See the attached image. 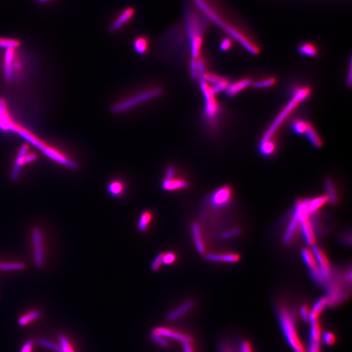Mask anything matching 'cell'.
I'll list each match as a JSON object with an SVG mask.
<instances>
[{
	"label": "cell",
	"mask_w": 352,
	"mask_h": 352,
	"mask_svg": "<svg viewBox=\"0 0 352 352\" xmlns=\"http://www.w3.org/2000/svg\"><path fill=\"white\" fill-rule=\"evenodd\" d=\"M196 9L204 14L210 22L221 29L231 39L253 55L260 53L261 49L248 31L228 13L214 0H193Z\"/></svg>",
	"instance_id": "obj_1"
},
{
	"label": "cell",
	"mask_w": 352,
	"mask_h": 352,
	"mask_svg": "<svg viewBox=\"0 0 352 352\" xmlns=\"http://www.w3.org/2000/svg\"><path fill=\"white\" fill-rule=\"evenodd\" d=\"M0 129L3 131H11L19 135L23 139L26 140L27 141L32 143L37 149L40 150L50 159L58 163L71 169H78V164L73 160L63 155L51 145H48L32 131L12 120L9 113L7 103L3 98H0Z\"/></svg>",
	"instance_id": "obj_2"
},
{
	"label": "cell",
	"mask_w": 352,
	"mask_h": 352,
	"mask_svg": "<svg viewBox=\"0 0 352 352\" xmlns=\"http://www.w3.org/2000/svg\"><path fill=\"white\" fill-rule=\"evenodd\" d=\"M209 24V20L196 8L187 10L185 12V30L191 59L201 57L204 38Z\"/></svg>",
	"instance_id": "obj_3"
},
{
	"label": "cell",
	"mask_w": 352,
	"mask_h": 352,
	"mask_svg": "<svg viewBox=\"0 0 352 352\" xmlns=\"http://www.w3.org/2000/svg\"><path fill=\"white\" fill-rule=\"evenodd\" d=\"M278 316L281 330L289 347L293 352H307L299 334L297 326L296 312L286 304L278 305Z\"/></svg>",
	"instance_id": "obj_4"
},
{
	"label": "cell",
	"mask_w": 352,
	"mask_h": 352,
	"mask_svg": "<svg viewBox=\"0 0 352 352\" xmlns=\"http://www.w3.org/2000/svg\"><path fill=\"white\" fill-rule=\"evenodd\" d=\"M311 92V89L309 87L304 86L297 88L293 93L290 101L283 108L280 113L277 116L274 122L268 127L260 141H265L274 139L279 129L282 126L283 123L288 119V116L292 113L293 110L296 109L300 104L303 103L310 96Z\"/></svg>",
	"instance_id": "obj_5"
},
{
	"label": "cell",
	"mask_w": 352,
	"mask_h": 352,
	"mask_svg": "<svg viewBox=\"0 0 352 352\" xmlns=\"http://www.w3.org/2000/svg\"><path fill=\"white\" fill-rule=\"evenodd\" d=\"M352 284V271L349 270L339 274L333 275L332 279L326 284V296L328 302V307H335L347 300L351 294Z\"/></svg>",
	"instance_id": "obj_6"
},
{
	"label": "cell",
	"mask_w": 352,
	"mask_h": 352,
	"mask_svg": "<svg viewBox=\"0 0 352 352\" xmlns=\"http://www.w3.org/2000/svg\"><path fill=\"white\" fill-rule=\"evenodd\" d=\"M162 93L163 89L159 86L145 88L116 102L112 106L111 112L116 114L124 113L157 99L161 96Z\"/></svg>",
	"instance_id": "obj_7"
},
{
	"label": "cell",
	"mask_w": 352,
	"mask_h": 352,
	"mask_svg": "<svg viewBox=\"0 0 352 352\" xmlns=\"http://www.w3.org/2000/svg\"><path fill=\"white\" fill-rule=\"evenodd\" d=\"M200 87L203 93L205 101L204 105V114L210 124H215L220 114V108L216 95L212 91L211 85L203 79H199Z\"/></svg>",
	"instance_id": "obj_8"
},
{
	"label": "cell",
	"mask_w": 352,
	"mask_h": 352,
	"mask_svg": "<svg viewBox=\"0 0 352 352\" xmlns=\"http://www.w3.org/2000/svg\"><path fill=\"white\" fill-rule=\"evenodd\" d=\"M190 187V183L184 177L178 175L174 166L170 165L165 171L161 183V189L168 193L187 190Z\"/></svg>",
	"instance_id": "obj_9"
},
{
	"label": "cell",
	"mask_w": 352,
	"mask_h": 352,
	"mask_svg": "<svg viewBox=\"0 0 352 352\" xmlns=\"http://www.w3.org/2000/svg\"><path fill=\"white\" fill-rule=\"evenodd\" d=\"M233 191L231 187L225 185L216 189L207 198V204L214 210L226 208L232 201Z\"/></svg>",
	"instance_id": "obj_10"
},
{
	"label": "cell",
	"mask_w": 352,
	"mask_h": 352,
	"mask_svg": "<svg viewBox=\"0 0 352 352\" xmlns=\"http://www.w3.org/2000/svg\"><path fill=\"white\" fill-rule=\"evenodd\" d=\"M312 251L314 254V257H315L316 261L317 262L319 272L323 279H324L325 286H326V284L332 279L333 275H334L332 266L331 265L328 256L320 247L316 245L312 246Z\"/></svg>",
	"instance_id": "obj_11"
},
{
	"label": "cell",
	"mask_w": 352,
	"mask_h": 352,
	"mask_svg": "<svg viewBox=\"0 0 352 352\" xmlns=\"http://www.w3.org/2000/svg\"><path fill=\"white\" fill-rule=\"evenodd\" d=\"M33 245V255H34L35 265L38 269L43 267L45 262L44 255L43 237L40 228L35 227L32 232Z\"/></svg>",
	"instance_id": "obj_12"
},
{
	"label": "cell",
	"mask_w": 352,
	"mask_h": 352,
	"mask_svg": "<svg viewBox=\"0 0 352 352\" xmlns=\"http://www.w3.org/2000/svg\"><path fill=\"white\" fill-rule=\"evenodd\" d=\"M136 11L133 7H128L123 10L112 22L109 26L110 32L116 33L122 30L135 17Z\"/></svg>",
	"instance_id": "obj_13"
},
{
	"label": "cell",
	"mask_w": 352,
	"mask_h": 352,
	"mask_svg": "<svg viewBox=\"0 0 352 352\" xmlns=\"http://www.w3.org/2000/svg\"><path fill=\"white\" fill-rule=\"evenodd\" d=\"M153 334L159 335L166 339H171L173 340L180 342L183 344L185 343H194V339L190 335L179 332V331L171 330L165 327H157L151 332Z\"/></svg>",
	"instance_id": "obj_14"
},
{
	"label": "cell",
	"mask_w": 352,
	"mask_h": 352,
	"mask_svg": "<svg viewBox=\"0 0 352 352\" xmlns=\"http://www.w3.org/2000/svg\"><path fill=\"white\" fill-rule=\"evenodd\" d=\"M204 258L207 261L216 263L234 264L241 259L238 254L234 253H212L204 254Z\"/></svg>",
	"instance_id": "obj_15"
},
{
	"label": "cell",
	"mask_w": 352,
	"mask_h": 352,
	"mask_svg": "<svg viewBox=\"0 0 352 352\" xmlns=\"http://www.w3.org/2000/svg\"><path fill=\"white\" fill-rule=\"evenodd\" d=\"M300 232V222L291 214L283 235V243L289 245L297 238Z\"/></svg>",
	"instance_id": "obj_16"
},
{
	"label": "cell",
	"mask_w": 352,
	"mask_h": 352,
	"mask_svg": "<svg viewBox=\"0 0 352 352\" xmlns=\"http://www.w3.org/2000/svg\"><path fill=\"white\" fill-rule=\"evenodd\" d=\"M107 190L108 195L116 199H121L127 192V184L120 178H114L108 183Z\"/></svg>",
	"instance_id": "obj_17"
},
{
	"label": "cell",
	"mask_w": 352,
	"mask_h": 352,
	"mask_svg": "<svg viewBox=\"0 0 352 352\" xmlns=\"http://www.w3.org/2000/svg\"><path fill=\"white\" fill-rule=\"evenodd\" d=\"M29 151L28 144L22 145L14 160L13 167L11 173V179L12 182H16L19 180L20 172L22 166L24 165V157Z\"/></svg>",
	"instance_id": "obj_18"
},
{
	"label": "cell",
	"mask_w": 352,
	"mask_h": 352,
	"mask_svg": "<svg viewBox=\"0 0 352 352\" xmlns=\"http://www.w3.org/2000/svg\"><path fill=\"white\" fill-rule=\"evenodd\" d=\"M191 230L194 243L198 253L204 255L206 253V246L201 224L199 222H193L191 224Z\"/></svg>",
	"instance_id": "obj_19"
},
{
	"label": "cell",
	"mask_w": 352,
	"mask_h": 352,
	"mask_svg": "<svg viewBox=\"0 0 352 352\" xmlns=\"http://www.w3.org/2000/svg\"><path fill=\"white\" fill-rule=\"evenodd\" d=\"M300 232L307 244L312 247L316 245V234L310 221V216L300 223Z\"/></svg>",
	"instance_id": "obj_20"
},
{
	"label": "cell",
	"mask_w": 352,
	"mask_h": 352,
	"mask_svg": "<svg viewBox=\"0 0 352 352\" xmlns=\"http://www.w3.org/2000/svg\"><path fill=\"white\" fill-rule=\"evenodd\" d=\"M16 49H6L4 58V76L7 82H10L13 77L14 64L15 60Z\"/></svg>",
	"instance_id": "obj_21"
},
{
	"label": "cell",
	"mask_w": 352,
	"mask_h": 352,
	"mask_svg": "<svg viewBox=\"0 0 352 352\" xmlns=\"http://www.w3.org/2000/svg\"><path fill=\"white\" fill-rule=\"evenodd\" d=\"M195 301L192 299L187 300L186 301L183 302L180 306L176 307V309L172 310L168 314L166 318L168 321L172 322V321L180 319L185 314L188 313L195 307Z\"/></svg>",
	"instance_id": "obj_22"
},
{
	"label": "cell",
	"mask_w": 352,
	"mask_h": 352,
	"mask_svg": "<svg viewBox=\"0 0 352 352\" xmlns=\"http://www.w3.org/2000/svg\"><path fill=\"white\" fill-rule=\"evenodd\" d=\"M252 83L253 81L250 78L241 79L236 82L229 85L225 93L228 97H234L240 93L241 91L245 90L248 87L251 86Z\"/></svg>",
	"instance_id": "obj_23"
},
{
	"label": "cell",
	"mask_w": 352,
	"mask_h": 352,
	"mask_svg": "<svg viewBox=\"0 0 352 352\" xmlns=\"http://www.w3.org/2000/svg\"><path fill=\"white\" fill-rule=\"evenodd\" d=\"M154 218L153 212L151 210H144L139 216L137 228L140 232L145 233L148 230Z\"/></svg>",
	"instance_id": "obj_24"
},
{
	"label": "cell",
	"mask_w": 352,
	"mask_h": 352,
	"mask_svg": "<svg viewBox=\"0 0 352 352\" xmlns=\"http://www.w3.org/2000/svg\"><path fill=\"white\" fill-rule=\"evenodd\" d=\"M149 40L145 35H139L133 41V49L140 55H145L149 49Z\"/></svg>",
	"instance_id": "obj_25"
},
{
	"label": "cell",
	"mask_w": 352,
	"mask_h": 352,
	"mask_svg": "<svg viewBox=\"0 0 352 352\" xmlns=\"http://www.w3.org/2000/svg\"><path fill=\"white\" fill-rule=\"evenodd\" d=\"M328 307V302L326 296L321 297L310 308V319H319L321 314Z\"/></svg>",
	"instance_id": "obj_26"
},
{
	"label": "cell",
	"mask_w": 352,
	"mask_h": 352,
	"mask_svg": "<svg viewBox=\"0 0 352 352\" xmlns=\"http://www.w3.org/2000/svg\"><path fill=\"white\" fill-rule=\"evenodd\" d=\"M328 203H330V199H329V197L327 195L320 196V197L310 200L309 203L310 215V214L318 213V211H320L321 208Z\"/></svg>",
	"instance_id": "obj_27"
},
{
	"label": "cell",
	"mask_w": 352,
	"mask_h": 352,
	"mask_svg": "<svg viewBox=\"0 0 352 352\" xmlns=\"http://www.w3.org/2000/svg\"><path fill=\"white\" fill-rule=\"evenodd\" d=\"M277 144L274 138L265 141H260L259 145L260 153L264 157H271L276 153Z\"/></svg>",
	"instance_id": "obj_28"
},
{
	"label": "cell",
	"mask_w": 352,
	"mask_h": 352,
	"mask_svg": "<svg viewBox=\"0 0 352 352\" xmlns=\"http://www.w3.org/2000/svg\"><path fill=\"white\" fill-rule=\"evenodd\" d=\"M312 145L316 148H320L323 145V141L316 129L311 124H309L305 134Z\"/></svg>",
	"instance_id": "obj_29"
},
{
	"label": "cell",
	"mask_w": 352,
	"mask_h": 352,
	"mask_svg": "<svg viewBox=\"0 0 352 352\" xmlns=\"http://www.w3.org/2000/svg\"><path fill=\"white\" fill-rule=\"evenodd\" d=\"M325 187L328 192L327 195L330 199V203L333 206H337L339 202V195L334 182L331 179L327 178L325 180Z\"/></svg>",
	"instance_id": "obj_30"
},
{
	"label": "cell",
	"mask_w": 352,
	"mask_h": 352,
	"mask_svg": "<svg viewBox=\"0 0 352 352\" xmlns=\"http://www.w3.org/2000/svg\"><path fill=\"white\" fill-rule=\"evenodd\" d=\"M41 311L38 310H33L32 311L27 312L26 314L20 316L18 320V324L20 327H25L30 324L31 323L35 322V320H38L41 317Z\"/></svg>",
	"instance_id": "obj_31"
},
{
	"label": "cell",
	"mask_w": 352,
	"mask_h": 352,
	"mask_svg": "<svg viewBox=\"0 0 352 352\" xmlns=\"http://www.w3.org/2000/svg\"><path fill=\"white\" fill-rule=\"evenodd\" d=\"M298 51L302 55L308 56V57H316L318 54L317 47L310 43H304L300 45L298 47Z\"/></svg>",
	"instance_id": "obj_32"
},
{
	"label": "cell",
	"mask_w": 352,
	"mask_h": 352,
	"mask_svg": "<svg viewBox=\"0 0 352 352\" xmlns=\"http://www.w3.org/2000/svg\"><path fill=\"white\" fill-rule=\"evenodd\" d=\"M37 343L41 347L45 348L46 349L55 352H62V347L60 345L54 343V342L48 340V339L39 338L37 339Z\"/></svg>",
	"instance_id": "obj_33"
},
{
	"label": "cell",
	"mask_w": 352,
	"mask_h": 352,
	"mask_svg": "<svg viewBox=\"0 0 352 352\" xmlns=\"http://www.w3.org/2000/svg\"><path fill=\"white\" fill-rule=\"evenodd\" d=\"M277 80L274 77H270L263 79V80H258L256 82L252 83V86L257 89H265L268 87H272L276 84Z\"/></svg>",
	"instance_id": "obj_34"
},
{
	"label": "cell",
	"mask_w": 352,
	"mask_h": 352,
	"mask_svg": "<svg viewBox=\"0 0 352 352\" xmlns=\"http://www.w3.org/2000/svg\"><path fill=\"white\" fill-rule=\"evenodd\" d=\"M309 122L302 120H296L293 122L292 129L295 134L302 135H305L307 131Z\"/></svg>",
	"instance_id": "obj_35"
},
{
	"label": "cell",
	"mask_w": 352,
	"mask_h": 352,
	"mask_svg": "<svg viewBox=\"0 0 352 352\" xmlns=\"http://www.w3.org/2000/svg\"><path fill=\"white\" fill-rule=\"evenodd\" d=\"M21 43L15 39L2 38L0 37V48L3 49H16L20 47Z\"/></svg>",
	"instance_id": "obj_36"
},
{
	"label": "cell",
	"mask_w": 352,
	"mask_h": 352,
	"mask_svg": "<svg viewBox=\"0 0 352 352\" xmlns=\"http://www.w3.org/2000/svg\"><path fill=\"white\" fill-rule=\"evenodd\" d=\"M58 339H59L60 345L62 347V352H76L73 346L72 345L70 339L66 335L61 333L58 336Z\"/></svg>",
	"instance_id": "obj_37"
},
{
	"label": "cell",
	"mask_w": 352,
	"mask_h": 352,
	"mask_svg": "<svg viewBox=\"0 0 352 352\" xmlns=\"http://www.w3.org/2000/svg\"><path fill=\"white\" fill-rule=\"evenodd\" d=\"M26 268L24 264L20 262H10V263H3L1 262L0 264V270L7 272V271H19Z\"/></svg>",
	"instance_id": "obj_38"
},
{
	"label": "cell",
	"mask_w": 352,
	"mask_h": 352,
	"mask_svg": "<svg viewBox=\"0 0 352 352\" xmlns=\"http://www.w3.org/2000/svg\"><path fill=\"white\" fill-rule=\"evenodd\" d=\"M163 255L164 252L158 254L153 260H152L151 265H150V269L153 272H157L161 269L162 266H163Z\"/></svg>",
	"instance_id": "obj_39"
},
{
	"label": "cell",
	"mask_w": 352,
	"mask_h": 352,
	"mask_svg": "<svg viewBox=\"0 0 352 352\" xmlns=\"http://www.w3.org/2000/svg\"><path fill=\"white\" fill-rule=\"evenodd\" d=\"M178 256L174 252H164L163 265L171 266L176 263Z\"/></svg>",
	"instance_id": "obj_40"
},
{
	"label": "cell",
	"mask_w": 352,
	"mask_h": 352,
	"mask_svg": "<svg viewBox=\"0 0 352 352\" xmlns=\"http://www.w3.org/2000/svg\"><path fill=\"white\" fill-rule=\"evenodd\" d=\"M218 352H240V350L237 349L235 346L230 342H222L218 347Z\"/></svg>",
	"instance_id": "obj_41"
},
{
	"label": "cell",
	"mask_w": 352,
	"mask_h": 352,
	"mask_svg": "<svg viewBox=\"0 0 352 352\" xmlns=\"http://www.w3.org/2000/svg\"><path fill=\"white\" fill-rule=\"evenodd\" d=\"M241 230L239 228H234L228 229L222 232L220 235V237L223 239H229L234 238L235 237L238 236L240 235Z\"/></svg>",
	"instance_id": "obj_42"
},
{
	"label": "cell",
	"mask_w": 352,
	"mask_h": 352,
	"mask_svg": "<svg viewBox=\"0 0 352 352\" xmlns=\"http://www.w3.org/2000/svg\"><path fill=\"white\" fill-rule=\"evenodd\" d=\"M336 336L331 331H326L322 334V341L324 342L325 345L333 346L336 343Z\"/></svg>",
	"instance_id": "obj_43"
},
{
	"label": "cell",
	"mask_w": 352,
	"mask_h": 352,
	"mask_svg": "<svg viewBox=\"0 0 352 352\" xmlns=\"http://www.w3.org/2000/svg\"><path fill=\"white\" fill-rule=\"evenodd\" d=\"M151 339L154 343L157 344V345L160 346L163 348H167L169 347L170 343L168 342V339L164 338L159 335L153 334V333H151Z\"/></svg>",
	"instance_id": "obj_44"
},
{
	"label": "cell",
	"mask_w": 352,
	"mask_h": 352,
	"mask_svg": "<svg viewBox=\"0 0 352 352\" xmlns=\"http://www.w3.org/2000/svg\"><path fill=\"white\" fill-rule=\"evenodd\" d=\"M299 316L303 322H309L310 314V309L308 306L303 305L299 309Z\"/></svg>",
	"instance_id": "obj_45"
},
{
	"label": "cell",
	"mask_w": 352,
	"mask_h": 352,
	"mask_svg": "<svg viewBox=\"0 0 352 352\" xmlns=\"http://www.w3.org/2000/svg\"><path fill=\"white\" fill-rule=\"evenodd\" d=\"M232 39L230 37H225L222 39L220 44V49L222 51H228L232 47Z\"/></svg>",
	"instance_id": "obj_46"
},
{
	"label": "cell",
	"mask_w": 352,
	"mask_h": 352,
	"mask_svg": "<svg viewBox=\"0 0 352 352\" xmlns=\"http://www.w3.org/2000/svg\"><path fill=\"white\" fill-rule=\"evenodd\" d=\"M34 349V341L29 339L23 345L19 352H33Z\"/></svg>",
	"instance_id": "obj_47"
},
{
	"label": "cell",
	"mask_w": 352,
	"mask_h": 352,
	"mask_svg": "<svg viewBox=\"0 0 352 352\" xmlns=\"http://www.w3.org/2000/svg\"><path fill=\"white\" fill-rule=\"evenodd\" d=\"M240 352H253L251 344L248 341H243L239 347Z\"/></svg>",
	"instance_id": "obj_48"
},
{
	"label": "cell",
	"mask_w": 352,
	"mask_h": 352,
	"mask_svg": "<svg viewBox=\"0 0 352 352\" xmlns=\"http://www.w3.org/2000/svg\"><path fill=\"white\" fill-rule=\"evenodd\" d=\"M194 343H185L182 344L183 352H195L193 347Z\"/></svg>",
	"instance_id": "obj_49"
},
{
	"label": "cell",
	"mask_w": 352,
	"mask_h": 352,
	"mask_svg": "<svg viewBox=\"0 0 352 352\" xmlns=\"http://www.w3.org/2000/svg\"><path fill=\"white\" fill-rule=\"evenodd\" d=\"M39 1H40L41 2H44V1H48V0H39Z\"/></svg>",
	"instance_id": "obj_50"
},
{
	"label": "cell",
	"mask_w": 352,
	"mask_h": 352,
	"mask_svg": "<svg viewBox=\"0 0 352 352\" xmlns=\"http://www.w3.org/2000/svg\"><path fill=\"white\" fill-rule=\"evenodd\" d=\"M0 264H1V261H0Z\"/></svg>",
	"instance_id": "obj_51"
}]
</instances>
